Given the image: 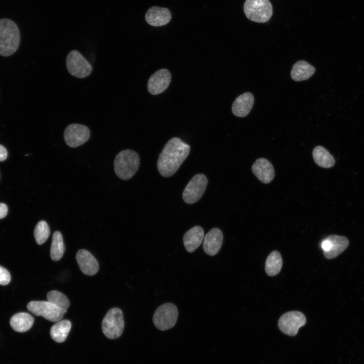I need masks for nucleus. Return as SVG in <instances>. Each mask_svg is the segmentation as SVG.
Segmentation results:
<instances>
[{
    "label": "nucleus",
    "mask_w": 364,
    "mask_h": 364,
    "mask_svg": "<svg viewBox=\"0 0 364 364\" xmlns=\"http://www.w3.org/2000/svg\"><path fill=\"white\" fill-rule=\"evenodd\" d=\"M50 234V229L47 222L44 220L39 221L36 225L34 230V236L36 242L38 245L43 244Z\"/></svg>",
    "instance_id": "nucleus-27"
},
{
    "label": "nucleus",
    "mask_w": 364,
    "mask_h": 364,
    "mask_svg": "<svg viewBox=\"0 0 364 364\" xmlns=\"http://www.w3.org/2000/svg\"><path fill=\"white\" fill-rule=\"evenodd\" d=\"M204 237L203 229L200 226H193L185 233L183 236V242L186 250L192 253L201 244Z\"/></svg>",
    "instance_id": "nucleus-19"
},
{
    "label": "nucleus",
    "mask_w": 364,
    "mask_h": 364,
    "mask_svg": "<svg viewBox=\"0 0 364 364\" xmlns=\"http://www.w3.org/2000/svg\"><path fill=\"white\" fill-rule=\"evenodd\" d=\"M140 165V157L136 152L129 149L124 150L117 154L115 158L114 171L119 178L126 180L135 174Z\"/></svg>",
    "instance_id": "nucleus-3"
},
{
    "label": "nucleus",
    "mask_w": 364,
    "mask_h": 364,
    "mask_svg": "<svg viewBox=\"0 0 364 364\" xmlns=\"http://www.w3.org/2000/svg\"><path fill=\"white\" fill-rule=\"evenodd\" d=\"M171 18L170 11L165 8L154 6L147 11L145 19L147 22L153 26H161L167 24Z\"/></svg>",
    "instance_id": "nucleus-17"
},
{
    "label": "nucleus",
    "mask_w": 364,
    "mask_h": 364,
    "mask_svg": "<svg viewBox=\"0 0 364 364\" xmlns=\"http://www.w3.org/2000/svg\"><path fill=\"white\" fill-rule=\"evenodd\" d=\"M178 310L172 303H165L159 306L153 316L155 327L161 331H166L175 325L178 317Z\"/></svg>",
    "instance_id": "nucleus-6"
},
{
    "label": "nucleus",
    "mask_w": 364,
    "mask_h": 364,
    "mask_svg": "<svg viewBox=\"0 0 364 364\" xmlns=\"http://www.w3.org/2000/svg\"><path fill=\"white\" fill-rule=\"evenodd\" d=\"M315 68L303 60L295 63L291 71V77L295 81H299L309 79L315 72Z\"/></svg>",
    "instance_id": "nucleus-20"
},
{
    "label": "nucleus",
    "mask_w": 364,
    "mask_h": 364,
    "mask_svg": "<svg viewBox=\"0 0 364 364\" xmlns=\"http://www.w3.org/2000/svg\"><path fill=\"white\" fill-rule=\"evenodd\" d=\"M306 322L304 315L298 311H291L283 314L279 318L278 327L284 334L295 336L300 327Z\"/></svg>",
    "instance_id": "nucleus-10"
},
{
    "label": "nucleus",
    "mask_w": 364,
    "mask_h": 364,
    "mask_svg": "<svg viewBox=\"0 0 364 364\" xmlns=\"http://www.w3.org/2000/svg\"><path fill=\"white\" fill-rule=\"evenodd\" d=\"M8 213L7 206L2 203H0V219L5 217Z\"/></svg>",
    "instance_id": "nucleus-29"
},
{
    "label": "nucleus",
    "mask_w": 364,
    "mask_h": 364,
    "mask_svg": "<svg viewBox=\"0 0 364 364\" xmlns=\"http://www.w3.org/2000/svg\"><path fill=\"white\" fill-rule=\"evenodd\" d=\"M171 79V74L167 69L158 70L148 80L147 87L149 92L153 95L163 93L168 87Z\"/></svg>",
    "instance_id": "nucleus-13"
},
{
    "label": "nucleus",
    "mask_w": 364,
    "mask_h": 364,
    "mask_svg": "<svg viewBox=\"0 0 364 364\" xmlns=\"http://www.w3.org/2000/svg\"><path fill=\"white\" fill-rule=\"evenodd\" d=\"M254 97L249 92H246L238 97L233 102L232 110L236 116L243 117L250 112L253 104Z\"/></svg>",
    "instance_id": "nucleus-18"
},
{
    "label": "nucleus",
    "mask_w": 364,
    "mask_h": 364,
    "mask_svg": "<svg viewBox=\"0 0 364 364\" xmlns=\"http://www.w3.org/2000/svg\"><path fill=\"white\" fill-rule=\"evenodd\" d=\"M349 241L343 236L330 235L324 239L321 243L324 254L327 259L337 257L348 247Z\"/></svg>",
    "instance_id": "nucleus-12"
},
{
    "label": "nucleus",
    "mask_w": 364,
    "mask_h": 364,
    "mask_svg": "<svg viewBox=\"0 0 364 364\" xmlns=\"http://www.w3.org/2000/svg\"><path fill=\"white\" fill-rule=\"evenodd\" d=\"M71 323L67 320L57 322L51 327L50 335L56 342L62 343L66 339L71 330Z\"/></svg>",
    "instance_id": "nucleus-22"
},
{
    "label": "nucleus",
    "mask_w": 364,
    "mask_h": 364,
    "mask_svg": "<svg viewBox=\"0 0 364 364\" xmlns=\"http://www.w3.org/2000/svg\"><path fill=\"white\" fill-rule=\"evenodd\" d=\"M208 184L206 176L202 173L194 175L188 183L183 193L185 202L192 204L195 203L203 195Z\"/></svg>",
    "instance_id": "nucleus-9"
},
{
    "label": "nucleus",
    "mask_w": 364,
    "mask_h": 364,
    "mask_svg": "<svg viewBox=\"0 0 364 364\" xmlns=\"http://www.w3.org/2000/svg\"><path fill=\"white\" fill-rule=\"evenodd\" d=\"M243 9L247 18L257 23L266 22L272 15V6L269 0H246Z\"/></svg>",
    "instance_id": "nucleus-4"
},
{
    "label": "nucleus",
    "mask_w": 364,
    "mask_h": 364,
    "mask_svg": "<svg viewBox=\"0 0 364 364\" xmlns=\"http://www.w3.org/2000/svg\"><path fill=\"white\" fill-rule=\"evenodd\" d=\"M312 156L315 163L323 168L332 167L335 163L334 157L326 149L321 146H316L314 148Z\"/></svg>",
    "instance_id": "nucleus-23"
},
{
    "label": "nucleus",
    "mask_w": 364,
    "mask_h": 364,
    "mask_svg": "<svg viewBox=\"0 0 364 364\" xmlns=\"http://www.w3.org/2000/svg\"><path fill=\"white\" fill-rule=\"evenodd\" d=\"M90 137V130L85 125L73 123L68 125L64 132L66 144L70 147H79L86 142Z\"/></svg>",
    "instance_id": "nucleus-11"
},
{
    "label": "nucleus",
    "mask_w": 364,
    "mask_h": 364,
    "mask_svg": "<svg viewBox=\"0 0 364 364\" xmlns=\"http://www.w3.org/2000/svg\"><path fill=\"white\" fill-rule=\"evenodd\" d=\"M11 280V276L9 271L4 267L0 266V285H6Z\"/></svg>",
    "instance_id": "nucleus-28"
},
{
    "label": "nucleus",
    "mask_w": 364,
    "mask_h": 364,
    "mask_svg": "<svg viewBox=\"0 0 364 364\" xmlns=\"http://www.w3.org/2000/svg\"><path fill=\"white\" fill-rule=\"evenodd\" d=\"M65 250V245L61 233L58 231L54 232L50 251L51 259L55 261L60 260L64 253Z\"/></svg>",
    "instance_id": "nucleus-25"
},
{
    "label": "nucleus",
    "mask_w": 364,
    "mask_h": 364,
    "mask_svg": "<svg viewBox=\"0 0 364 364\" xmlns=\"http://www.w3.org/2000/svg\"><path fill=\"white\" fill-rule=\"evenodd\" d=\"M8 152L6 149L0 145V161H4L7 157Z\"/></svg>",
    "instance_id": "nucleus-30"
},
{
    "label": "nucleus",
    "mask_w": 364,
    "mask_h": 364,
    "mask_svg": "<svg viewBox=\"0 0 364 364\" xmlns=\"http://www.w3.org/2000/svg\"><path fill=\"white\" fill-rule=\"evenodd\" d=\"M190 146L178 138L170 139L163 147L157 160V169L163 177L173 175L186 159Z\"/></svg>",
    "instance_id": "nucleus-1"
},
{
    "label": "nucleus",
    "mask_w": 364,
    "mask_h": 364,
    "mask_svg": "<svg viewBox=\"0 0 364 364\" xmlns=\"http://www.w3.org/2000/svg\"><path fill=\"white\" fill-rule=\"evenodd\" d=\"M66 68L73 76L82 78L89 76L92 67L86 59L77 50H72L67 56Z\"/></svg>",
    "instance_id": "nucleus-7"
},
{
    "label": "nucleus",
    "mask_w": 364,
    "mask_h": 364,
    "mask_svg": "<svg viewBox=\"0 0 364 364\" xmlns=\"http://www.w3.org/2000/svg\"><path fill=\"white\" fill-rule=\"evenodd\" d=\"M27 307L28 310L35 315L41 316L53 322L61 321L67 312L46 301H32L28 303Z\"/></svg>",
    "instance_id": "nucleus-8"
},
{
    "label": "nucleus",
    "mask_w": 364,
    "mask_h": 364,
    "mask_svg": "<svg viewBox=\"0 0 364 364\" xmlns=\"http://www.w3.org/2000/svg\"><path fill=\"white\" fill-rule=\"evenodd\" d=\"M124 328V322L121 310L117 307L110 309L102 323V329L105 336L110 339H116L121 335Z\"/></svg>",
    "instance_id": "nucleus-5"
},
{
    "label": "nucleus",
    "mask_w": 364,
    "mask_h": 364,
    "mask_svg": "<svg viewBox=\"0 0 364 364\" xmlns=\"http://www.w3.org/2000/svg\"><path fill=\"white\" fill-rule=\"evenodd\" d=\"M34 323L33 317L27 312H19L12 316L10 323L12 328L18 332L28 331Z\"/></svg>",
    "instance_id": "nucleus-21"
},
{
    "label": "nucleus",
    "mask_w": 364,
    "mask_h": 364,
    "mask_svg": "<svg viewBox=\"0 0 364 364\" xmlns=\"http://www.w3.org/2000/svg\"><path fill=\"white\" fill-rule=\"evenodd\" d=\"M251 170L256 177L263 184H268L275 176L274 168L266 159H257L252 165Z\"/></svg>",
    "instance_id": "nucleus-16"
},
{
    "label": "nucleus",
    "mask_w": 364,
    "mask_h": 364,
    "mask_svg": "<svg viewBox=\"0 0 364 364\" xmlns=\"http://www.w3.org/2000/svg\"><path fill=\"white\" fill-rule=\"evenodd\" d=\"M223 241L221 231L216 228L210 230L204 236L203 248L205 253L210 256L216 255L220 250Z\"/></svg>",
    "instance_id": "nucleus-14"
},
{
    "label": "nucleus",
    "mask_w": 364,
    "mask_h": 364,
    "mask_svg": "<svg viewBox=\"0 0 364 364\" xmlns=\"http://www.w3.org/2000/svg\"><path fill=\"white\" fill-rule=\"evenodd\" d=\"M48 301L63 310H66L70 306L68 298L63 293L56 290L49 292L47 295Z\"/></svg>",
    "instance_id": "nucleus-26"
},
{
    "label": "nucleus",
    "mask_w": 364,
    "mask_h": 364,
    "mask_svg": "<svg viewBox=\"0 0 364 364\" xmlns=\"http://www.w3.org/2000/svg\"><path fill=\"white\" fill-rule=\"evenodd\" d=\"M76 259L81 271L87 276H93L98 271L99 265L96 258L88 251L80 249L76 253Z\"/></svg>",
    "instance_id": "nucleus-15"
},
{
    "label": "nucleus",
    "mask_w": 364,
    "mask_h": 364,
    "mask_svg": "<svg viewBox=\"0 0 364 364\" xmlns=\"http://www.w3.org/2000/svg\"><path fill=\"white\" fill-rule=\"evenodd\" d=\"M20 40L16 24L8 19H0V55L9 56L17 50Z\"/></svg>",
    "instance_id": "nucleus-2"
},
{
    "label": "nucleus",
    "mask_w": 364,
    "mask_h": 364,
    "mask_svg": "<svg viewBox=\"0 0 364 364\" xmlns=\"http://www.w3.org/2000/svg\"><path fill=\"white\" fill-rule=\"evenodd\" d=\"M282 258L280 253L277 251L271 252L267 257L265 266V270L269 276H274L278 274L282 268Z\"/></svg>",
    "instance_id": "nucleus-24"
}]
</instances>
